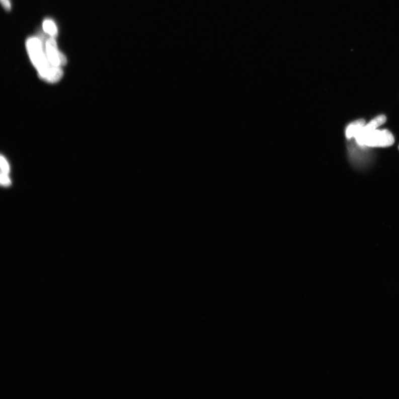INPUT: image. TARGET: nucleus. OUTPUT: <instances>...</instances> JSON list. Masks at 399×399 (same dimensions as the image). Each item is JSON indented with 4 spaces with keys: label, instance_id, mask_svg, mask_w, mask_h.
<instances>
[{
    "label": "nucleus",
    "instance_id": "1",
    "mask_svg": "<svg viewBox=\"0 0 399 399\" xmlns=\"http://www.w3.org/2000/svg\"><path fill=\"white\" fill-rule=\"evenodd\" d=\"M43 44L40 38L30 37L26 41L27 52L40 77L48 83H57L62 77L63 70L49 61Z\"/></svg>",
    "mask_w": 399,
    "mask_h": 399
},
{
    "label": "nucleus",
    "instance_id": "2",
    "mask_svg": "<svg viewBox=\"0 0 399 399\" xmlns=\"http://www.w3.org/2000/svg\"><path fill=\"white\" fill-rule=\"evenodd\" d=\"M394 143V137L390 131L375 129L364 136L361 143L362 146L387 147Z\"/></svg>",
    "mask_w": 399,
    "mask_h": 399
},
{
    "label": "nucleus",
    "instance_id": "3",
    "mask_svg": "<svg viewBox=\"0 0 399 399\" xmlns=\"http://www.w3.org/2000/svg\"><path fill=\"white\" fill-rule=\"evenodd\" d=\"M45 50L49 61L54 66L61 67L67 64L66 57L58 50L54 37H51L47 41Z\"/></svg>",
    "mask_w": 399,
    "mask_h": 399
},
{
    "label": "nucleus",
    "instance_id": "4",
    "mask_svg": "<svg viewBox=\"0 0 399 399\" xmlns=\"http://www.w3.org/2000/svg\"><path fill=\"white\" fill-rule=\"evenodd\" d=\"M386 118L384 115H380V116L375 117L367 124H365L364 126L360 130L358 134L355 136V140H356L357 144L359 145L364 137V136L369 133L372 132V131L377 129L378 127L381 126V125L386 122Z\"/></svg>",
    "mask_w": 399,
    "mask_h": 399
},
{
    "label": "nucleus",
    "instance_id": "5",
    "mask_svg": "<svg viewBox=\"0 0 399 399\" xmlns=\"http://www.w3.org/2000/svg\"><path fill=\"white\" fill-rule=\"evenodd\" d=\"M365 122L364 119H359L350 124L346 128V135L348 139L355 138L360 130L364 126Z\"/></svg>",
    "mask_w": 399,
    "mask_h": 399
},
{
    "label": "nucleus",
    "instance_id": "6",
    "mask_svg": "<svg viewBox=\"0 0 399 399\" xmlns=\"http://www.w3.org/2000/svg\"><path fill=\"white\" fill-rule=\"evenodd\" d=\"M43 29L47 34L51 37H56L58 34L57 27L54 22L50 19L43 21Z\"/></svg>",
    "mask_w": 399,
    "mask_h": 399
},
{
    "label": "nucleus",
    "instance_id": "7",
    "mask_svg": "<svg viewBox=\"0 0 399 399\" xmlns=\"http://www.w3.org/2000/svg\"><path fill=\"white\" fill-rule=\"evenodd\" d=\"M1 167H2V171L3 173L7 174H9L10 171V168L8 165V163L3 156H2L1 157Z\"/></svg>",
    "mask_w": 399,
    "mask_h": 399
},
{
    "label": "nucleus",
    "instance_id": "8",
    "mask_svg": "<svg viewBox=\"0 0 399 399\" xmlns=\"http://www.w3.org/2000/svg\"><path fill=\"white\" fill-rule=\"evenodd\" d=\"M1 183L4 186H9L11 184V181L8 177V174L2 173Z\"/></svg>",
    "mask_w": 399,
    "mask_h": 399
},
{
    "label": "nucleus",
    "instance_id": "9",
    "mask_svg": "<svg viewBox=\"0 0 399 399\" xmlns=\"http://www.w3.org/2000/svg\"><path fill=\"white\" fill-rule=\"evenodd\" d=\"M1 3L3 8L5 9V10L8 11V12H9V11L11 10V9H12L10 0H1Z\"/></svg>",
    "mask_w": 399,
    "mask_h": 399
},
{
    "label": "nucleus",
    "instance_id": "10",
    "mask_svg": "<svg viewBox=\"0 0 399 399\" xmlns=\"http://www.w3.org/2000/svg\"><path fill=\"white\" fill-rule=\"evenodd\" d=\"M398 148H399V147H398Z\"/></svg>",
    "mask_w": 399,
    "mask_h": 399
}]
</instances>
